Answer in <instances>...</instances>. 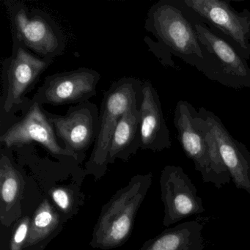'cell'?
Wrapping results in <instances>:
<instances>
[{
    "mask_svg": "<svg viewBox=\"0 0 250 250\" xmlns=\"http://www.w3.org/2000/svg\"><path fill=\"white\" fill-rule=\"evenodd\" d=\"M178 140L203 182L221 188L229 184L230 175L224 164L213 130L200 110L186 101H178L174 111Z\"/></svg>",
    "mask_w": 250,
    "mask_h": 250,
    "instance_id": "1",
    "label": "cell"
},
{
    "mask_svg": "<svg viewBox=\"0 0 250 250\" xmlns=\"http://www.w3.org/2000/svg\"><path fill=\"white\" fill-rule=\"evenodd\" d=\"M153 181L152 173L137 175L102 208L90 246L101 250L121 247L129 238L137 211Z\"/></svg>",
    "mask_w": 250,
    "mask_h": 250,
    "instance_id": "2",
    "label": "cell"
},
{
    "mask_svg": "<svg viewBox=\"0 0 250 250\" xmlns=\"http://www.w3.org/2000/svg\"><path fill=\"white\" fill-rule=\"evenodd\" d=\"M53 62L39 58L22 46L13 45L12 54L2 60L1 67V131L18 121L17 112L21 111L23 114L27 110L31 102L27 95Z\"/></svg>",
    "mask_w": 250,
    "mask_h": 250,
    "instance_id": "3",
    "label": "cell"
},
{
    "mask_svg": "<svg viewBox=\"0 0 250 250\" xmlns=\"http://www.w3.org/2000/svg\"><path fill=\"white\" fill-rule=\"evenodd\" d=\"M182 3L175 0L156 2L147 12L145 28L171 55L197 68L203 61V52L194 22L184 14Z\"/></svg>",
    "mask_w": 250,
    "mask_h": 250,
    "instance_id": "4",
    "label": "cell"
},
{
    "mask_svg": "<svg viewBox=\"0 0 250 250\" xmlns=\"http://www.w3.org/2000/svg\"><path fill=\"white\" fill-rule=\"evenodd\" d=\"M13 45L25 48L43 59L54 61L63 55L65 36L53 19L43 11L29 9L17 0H4Z\"/></svg>",
    "mask_w": 250,
    "mask_h": 250,
    "instance_id": "5",
    "label": "cell"
},
{
    "mask_svg": "<svg viewBox=\"0 0 250 250\" xmlns=\"http://www.w3.org/2000/svg\"><path fill=\"white\" fill-rule=\"evenodd\" d=\"M143 83L135 77H122L104 93L99 110V137L86 164L87 172L96 178L103 176L107 169L111 141L121 117L133 106L141 105Z\"/></svg>",
    "mask_w": 250,
    "mask_h": 250,
    "instance_id": "6",
    "label": "cell"
},
{
    "mask_svg": "<svg viewBox=\"0 0 250 250\" xmlns=\"http://www.w3.org/2000/svg\"><path fill=\"white\" fill-rule=\"evenodd\" d=\"M203 59L197 69L230 88H250V68L235 48L202 22H194Z\"/></svg>",
    "mask_w": 250,
    "mask_h": 250,
    "instance_id": "7",
    "label": "cell"
},
{
    "mask_svg": "<svg viewBox=\"0 0 250 250\" xmlns=\"http://www.w3.org/2000/svg\"><path fill=\"white\" fill-rule=\"evenodd\" d=\"M37 143L54 156H68L78 160L77 155L59 143L52 123L43 105L32 100L27 110L18 121L1 131L0 143L6 148L23 147Z\"/></svg>",
    "mask_w": 250,
    "mask_h": 250,
    "instance_id": "8",
    "label": "cell"
},
{
    "mask_svg": "<svg viewBox=\"0 0 250 250\" xmlns=\"http://www.w3.org/2000/svg\"><path fill=\"white\" fill-rule=\"evenodd\" d=\"M184 5L228 38L235 50L246 61L250 59V11H235L229 1L184 0Z\"/></svg>",
    "mask_w": 250,
    "mask_h": 250,
    "instance_id": "9",
    "label": "cell"
},
{
    "mask_svg": "<svg viewBox=\"0 0 250 250\" xmlns=\"http://www.w3.org/2000/svg\"><path fill=\"white\" fill-rule=\"evenodd\" d=\"M101 75L96 70L80 68L48 76L32 100L54 106L79 104L96 96Z\"/></svg>",
    "mask_w": 250,
    "mask_h": 250,
    "instance_id": "10",
    "label": "cell"
},
{
    "mask_svg": "<svg viewBox=\"0 0 250 250\" xmlns=\"http://www.w3.org/2000/svg\"><path fill=\"white\" fill-rule=\"evenodd\" d=\"M46 114L58 138L67 150L78 158L96 143L100 128V112L92 102L70 106L64 115H55L48 111Z\"/></svg>",
    "mask_w": 250,
    "mask_h": 250,
    "instance_id": "11",
    "label": "cell"
},
{
    "mask_svg": "<svg viewBox=\"0 0 250 250\" xmlns=\"http://www.w3.org/2000/svg\"><path fill=\"white\" fill-rule=\"evenodd\" d=\"M162 200L165 206L164 226L204 213L203 199L191 178L181 167L167 165L160 177Z\"/></svg>",
    "mask_w": 250,
    "mask_h": 250,
    "instance_id": "12",
    "label": "cell"
},
{
    "mask_svg": "<svg viewBox=\"0 0 250 250\" xmlns=\"http://www.w3.org/2000/svg\"><path fill=\"white\" fill-rule=\"evenodd\" d=\"M199 110L211 126L219 153L235 187L250 194V151L235 140L219 117L204 107Z\"/></svg>",
    "mask_w": 250,
    "mask_h": 250,
    "instance_id": "13",
    "label": "cell"
},
{
    "mask_svg": "<svg viewBox=\"0 0 250 250\" xmlns=\"http://www.w3.org/2000/svg\"><path fill=\"white\" fill-rule=\"evenodd\" d=\"M142 150L160 152L170 148V133L165 121L159 94L150 80L143 83L140 105Z\"/></svg>",
    "mask_w": 250,
    "mask_h": 250,
    "instance_id": "14",
    "label": "cell"
},
{
    "mask_svg": "<svg viewBox=\"0 0 250 250\" xmlns=\"http://www.w3.org/2000/svg\"><path fill=\"white\" fill-rule=\"evenodd\" d=\"M7 150L2 147L0 158V220L10 227L21 214L24 180Z\"/></svg>",
    "mask_w": 250,
    "mask_h": 250,
    "instance_id": "15",
    "label": "cell"
},
{
    "mask_svg": "<svg viewBox=\"0 0 250 250\" xmlns=\"http://www.w3.org/2000/svg\"><path fill=\"white\" fill-rule=\"evenodd\" d=\"M203 230L197 221L183 222L150 238L140 250H204Z\"/></svg>",
    "mask_w": 250,
    "mask_h": 250,
    "instance_id": "16",
    "label": "cell"
},
{
    "mask_svg": "<svg viewBox=\"0 0 250 250\" xmlns=\"http://www.w3.org/2000/svg\"><path fill=\"white\" fill-rule=\"evenodd\" d=\"M140 106L128 109L117 125L109 147L108 163L116 159L127 162L141 148Z\"/></svg>",
    "mask_w": 250,
    "mask_h": 250,
    "instance_id": "17",
    "label": "cell"
},
{
    "mask_svg": "<svg viewBox=\"0 0 250 250\" xmlns=\"http://www.w3.org/2000/svg\"><path fill=\"white\" fill-rule=\"evenodd\" d=\"M60 222V215L49 200L44 199L32 218L30 232L24 249L36 245L48 238L58 228Z\"/></svg>",
    "mask_w": 250,
    "mask_h": 250,
    "instance_id": "18",
    "label": "cell"
},
{
    "mask_svg": "<svg viewBox=\"0 0 250 250\" xmlns=\"http://www.w3.org/2000/svg\"><path fill=\"white\" fill-rule=\"evenodd\" d=\"M30 220L29 216H24L19 222L14 229L10 243V250H22L30 232Z\"/></svg>",
    "mask_w": 250,
    "mask_h": 250,
    "instance_id": "19",
    "label": "cell"
},
{
    "mask_svg": "<svg viewBox=\"0 0 250 250\" xmlns=\"http://www.w3.org/2000/svg\"><path fill=\"white\" fill-rule=\"evenodd\" d=\"M50 196L57 207L63 213H68L74 206L71 191L65 187H56L50 191Z\"/></svg>",
    "mask_w": 250,
    "mask_h": 250,
    "instance_id": "20",
    "label": "cell"
},
{
    "mask_svg": "<svg viewBox=\"0 0 250 250\" xmlns=\"http://www.w3.org/2000/svg\"><path fill=\"white\" fill-rule=\"evenodd\" d=\"M43 249H44V247H42V248H41L39 250H43Z\"/></svg>",
    "mask_w": 250,
    "mask_h": 250,
    "instance_id": "21",
    "label": "cell"
},
{
    "mask_svg": "<svg viewBox=\"0 0 250 250\" xmlns=\"http://www.w3.org/2000/svg\"></svg>",
    "mask_w": 250,
    "mask_h": 250,
    "instance_id": "22",
    "label": "cell"
}]
</instances>
